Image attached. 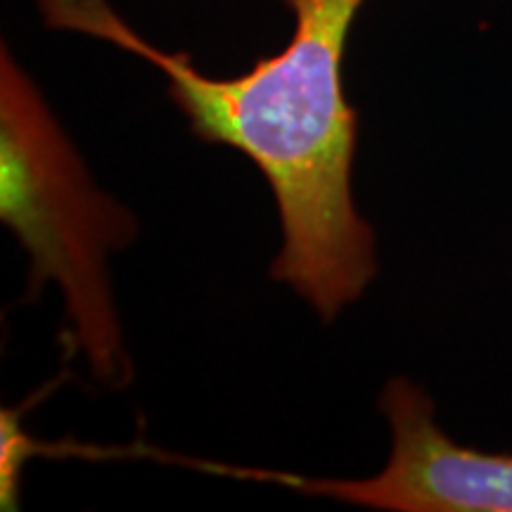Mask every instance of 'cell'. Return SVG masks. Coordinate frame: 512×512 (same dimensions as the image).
I'll use <instances>...</instances> for the list:
<instances>
[{"instance_id":"obj_3","label":"cell","mask_w":512,"mask_h":512,"mask_svg":"<svg viewBox=\"0 0 512 512\" xmlns=\"http://www.w3.org/2000/svg\"><path fill=\"white\" fill-rule=\"evenodd\" d=\"M380 408L392 430V451L373 477L309 479L261 470L235 475L375 510L512 512V456L456 444L434 420L425 389L406 377L384 387Z\"/></svg>"},{"instance_id":"obj_2","label":"cell","mask_w":512,"mask_h":512,"mask_svg":"<svg viewBox=\"0 0 512 512\" xmlns=\"http://www.w3.org/2000/svg\"><path fill=\"white\" fill-rule=\"evenodd\" d=\"M0 219L31 268V294L57 283L93 375L126 384L131 363L112 304L107 256L136 238L128 211L95 188L34 81L0 53Z\"/></svg>"},{"instance_id":"obj_1","label":"cell","mask_w":512,"mask_h":512,"mask_svg":"<svg viewBox=\"0 0 512 512\" xmlns=\"http://www.w3.org/2000/svg\"><path fill=\"white\" fill-rule=\"evenodd\" d=\"M290 43L233 79L202 74L185 53H164L107 0H38L50 29L79 31L155 64L169 98L202 143L245 155L271 185L283 247L271 275L323 320L356 302L375 278V235L356 211L351 171L358 117L344 95V48L366 0H283Z\"/></svg>"}]
</instances>
